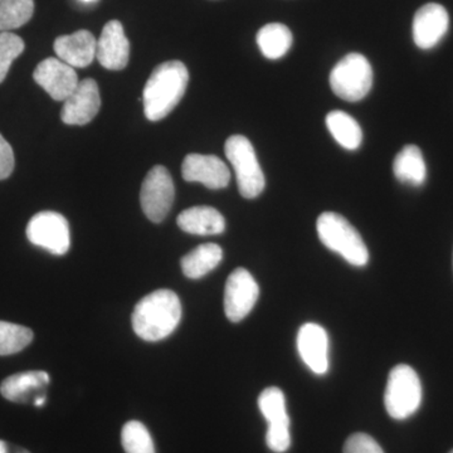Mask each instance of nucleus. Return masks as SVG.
Here are the masks:
<instances>
[{
    "label": "nucleus",
    "mask_w": 453,
    "mask_h": 453,
    "mask_svg": "<svg viewBox=\"0 0 453 453\" xmlns=\"http://www.w3.org/2000/svg\"><path fill=\"white\" fill-rule=\"evenodd\" d=\"M181 320V303L172 290H157L136 303L131 321L136 335L145 342H160L177 329Z\"/></svg>",
    "instance_id": "nucleus-1"
},
{
    "label": "nucleus",
    "mask_w": 453,
    "mask_h": 453,
    "mask_svg": "<svg viewBox=\"0 0 453 453\" xmlns=\"http://www.w3.org/2000/svg\"><path fill=\"white\" fill-rule=\"evenodd\" d=\"M189 82V73L183 62L168 61L157 65L146 82L142 103L146 119L160 121L180 103Z\"/></svg>",
    "instance_id": "nucleus-2"
},
{
    "label": "nucleus",
    "mask_w": 453,
    "mask_h": 453,
    "mask_svg": "<svg viewBox=\"0 0 453 453\" xmlns=\"http://www.w3.org/2000/svg\"><path fill=\"white\" fill-rule=\"evenodd\" d=\"M319 238L330 251L338 253L353 266L368 264L369 251L359 232L345 217L334 211H324L316 222Z\"/></svg>",
    "instance_id": "nucleus-3"
},
{
    "label": "nucleus",
    "mask_w": 453,
    "mask_h": 453,
    "mask_svg": "<svg viewBox=\"0 0 453 453\" xmlns=\"http://www.w3.org/2000/svg\"><path fill=\"white\" fill-rule=\"evenodd\" d=\"M422 403V384L418 374L410 365H399L389 372L384 404L392 418L407 419Z\"/></svg>",
    "instance_id": "nucleus-4"
},
{
    "label": "nucleus",
    "mask_w": 453,
    "mask_h": 453,
    "mask_svg": "<svg viewBox=\"0 0 453 453\" xmlns=\"http://www.w3.org/2000/svg\"><path fill=\"white\" fill-rule=\"evenodd\" d=\"M225 151L234 166L241 196L246 199L257 198L264 192L266 180L251 142L246 136H231L226 142Z\"/></svg>",
    "instance_id": "nucleus-5"
},
{
    "label": "nucleus",
    "mask_w": 453,
    "mask_h": 453,
    "mask_svg": "<svg viewBox=\"0 0 453 453\" xmlns=\"http://www.w3.org/2000/svg\"><path fill=\"white\" fill-rule=\"evenodd\" d=\"M372 68L360 53L340 59L330 73V86L336 96L345 101L363 100L372 86Z\"/></svg>",
    "instance_id": "nucleus-6"
},
{
    "label": "nucleus",
    "mask_w": 453,
    "mask_h": 453,
    "mask_svg": "<svg viewBox=\"0 0 453 453\" xmlns=\"http://www.w3.org/2000/svg\"><path fill=\"white\" fill-rule=\"evenodd\" d=\"M258 407L268 423L266 443L271 451L285 453L291 446L290 417L281 389L270 387L259 395Z\"/></svg>",
    "instance_id": "nucleus-7"
},
{
    "label": "nucleus",
    "mask_w": 453,
    "mask_h": 453,
    "mask_svg": "<svg viewBox=\"0 0 453 453\" xmlns=\"http://www.w3.org/2000/svg\"><path fill=\"white\" fill-rule=\"evenodd\" d=\"M27 238L52 255L64 256L71 247L70 225L62 214L44 211L33 216L27 226Z\"/></svg>",
    "instance_id": "nucleus-8"
},
{
    "label": "nucleus",
    "mask_w": 453,
    "mask_h": 453,
    "mask_svg": "<svg viewBox=\"0 0 453 453\" xmlns=\"http://www.w3.org/2000/svg\"><path fill=\"white\" fill-rule=\"evenodd\" d=\"M175 188L165 166L157 165L149 170L142 181L140 203L148 219L162 223L172 210Z\"/></svg>",
    "instance_id": "nucleus-9"
},
{
    "label": "nucleus",
    "mask_w": 453,
    "mask_h": 453,
    "mask_svg": "<svg viewBox=\"0 0 453 453\" xmlns=\"http://www.w3.org/2000/svg\"><path fill=\"white\" fill-rule=\"evenodd\" d=\"M259 296L256 280L246 268H237L229 275L225 288V312L232 323L242 321L255 308Z\"/></svg>",
    "instance_id": "nucleus-10"
},
{
    "label": "nucleus",
    "mask_w": 453,
    "mask_h": 453,
    "mask_svg": "<svg viewBox=\"0 0 453 453\" xmlns=\"http://www.w3.org/2000/svg\"><path fill=\"white\" fill-rule=\"evenodd\" d=\"M33 79L53 100L64 103L80 83L74 68L55 57L43 59L33 73Z\"/></svg>",
    "instance_id": "nucleus-11"
},
{
    "label": "nucleus",
    "mask_w": 453,
    "mask_h": 453,
    "mask_svg": "<svg viewBox=\"0 0 453 453\" xmlns=\"http://www.w3.org/2000/svg\"><path fill=\"white\" fill-rule=\"evenodd\" d=\"M184 180L201 183L208 189H223L231 180V172L216 155L189 154L181 165Z\"/></svg>",
    "instance_id": "nucleus-12"
},
{
    "label": "nucleus",
    "mask_w": 453,
    "mask_h": 453,
    "mask_svg": "<svg viewBox=\"0 0 453 453\" xmlns=\"http://www.w3.org/2000/svg\"><path fill=\"white\" fill-rule=\"evenodd\" d=\"M100 89L94 79H85L65 101L61 119L65 125H86L100 111Z\"/></svg>",
    "instance_id": "nucleus-13"
},
{
    "label": "nucleus",
    "mask_w": 453,
    "mask_h": 453,
    "mask_svg": "<svg viewBox=\"0 0 453 453\" xmlns=\"http://www.w3.org/2000/svg\"><path fill=\"white\" fill-rule=\"evenodd\" d=\"M297 349L303 362L318 375L329 371V336L323 326L308 323L297 334Z\"/></svg>",
    "instance_id": "nucleus-14"
},
{
    "label": "nucleus",
    "mask_w": 453,
    "mask_h": 453,
    "mask_svg": "<svg viewBox=\"0 0 453 453\" xmlns=\"http://www.w3.org/2000/svg\"><path fill=\"white\" fill-rule=\"evenodd\" d=\"M449 17L445 7L429 3L418 9L413 19V40L421 50L436 47L449 31Z\"/></svg>",
    "instance_id": "nucleus-15"
},
{
    "label": "nucleus",
    "mask_w": 453,
    "mask_h": 453,
    "mask_svg": "<svg viewBox=\"0 0 453 453\" xmlns=\"http://www.w3.org/2000/svg\"><path fill=\"white\" fill-rule=\"evenodd\" d=\"M96 58L106 70L121 71L130 59V42L119 20H110L97 40Z\"/></svg>",
    "instance_id": "nucleus-16"
},
{
    "label": "nucleus",
    "mask_w": 453,
    "mask_h": 453,
    "mask_svg": "<svg viewBox=\"0 0 453 453\" xmlns=\"http://www.w3.org/2000/svg\"><path fill=\"white\" fill-rule=\"evenodd\" d=\"M49 372L31 371L11 375L0 384V393L13 403H35V399L46 395L50 386Z\"/></svg>",
    "instance_id": "nucleus-17"
},
{
    "label": "nucleus",
    "mask_w": 453,
    "mask_h": 453,
    "mask_svg": "<svg viewBox=\"0 0 453 453\" xmlns=\"http://www.w3.org/2000/svg\"><path fill=\"white\" fill-rule=\"evenodd\" d=\"M57 58L73 68H85L96 58L97 40L91 32L77 31L55 41Z\"/></svg>",
    "instance_id": "nucleus-18"
},
{
    "label": "nucleus",
    "mask_w": 453,
    "mask_h": 453,
    "mask_svg": "<svg viewBox=\"0 0 453 453\" xmlns=\"http://www.w3.org/2000/svg\"><path fill=\"white\" fill-rule=\"evenodd\" d=\"M177 223L181 231L190 234L214 235L225 232V217L211 207H193L181 211Z\"/></svg>",
    "instance_id": "nucleus-19"
},
{
    "label": "nucleus",
    "mask_w": 453,
    "mask_h": 453,
    "mask_svg": "<svg viewBox=\"0 0 453 453\" xmlns=\"http://www.w3.org/2000/svg\"><path fill=\"white\" fill-rule=\"evenodd\" d=\"M393 173L401 183L421 187L427 177V168L421 149L416 145L404 146L396 154L393 163Z\"/></svg>",
    "instance_id": "nucleus-20"
},
{
    "label": "nucleus",
    "mask_w": 453,
    "mask_h": 453,
    "mask_svg": "<svg viewBox=\"0 0 453 453\" xmlns=\"http://www.w3.org/2000/svg\"><path fill=\"white\" fill-rule=\"evenodd\" d=\"M222 249L216 243H204L181 258V270L188 279L198 280L222 262Z\"/></svg>",
    "instance_id": "nucleus-21"
},
{
    "label": "nucleus",
    "mask_w": 453,
    "mask_h": 453,
    "mask_svg": "<svg viewBox=\"0 0 453 453\" xmlns=\"http://www.w3.org/2000/svg\"><path fill=\"white\" fill-rule=\"evenodd\" d=\"M326 127L333 138L342 148L348 149V150H357L362 145V127L349 113L340 111V110L327 113Z\"/></svg>",
    "instance_id": "nucleus-22"
},
{
    "label": "nucleus",
    "mask_w": 453,
    "mask_h": 453,
    "mask_svg": "<svg viewBox=\"0 0 453 453\" xmlns=\"http://www.w3.org/2000/svg\"><path fill=\"white\" fill-rule=\"evenodd\" d=\"M292 33L281 23H270L257 33V44L262 55L268 59H279L288 52L292 46Z\"/></svg>",
    "instance_id": "nucleus-23"
},
{
    "label": "nucleus",
    "mask_w": 453,
    "mask_h": 453,
    "mask_svg": "<svg viewBox=\"0 0 453 453\" xmlns=\"http://www.w3.org/2000/svg\"><path fill=\"white\" fill-rule=\"evenodd\" d=\"M35 13V0H0V32L20 28Z\"/></svg>",
    "instance_id": "nucleus-24"
},
{
    "label": "nucleus",
    "mask_w": 453,
    "mask_h": 453,
    "mask_svg": "<svg viewBox=\"0 0 453 453\" xmlns=\"http://www.w3.org/2000/svg\"><path fill=\"white\" fill-rule=\"evenodd\" d=\"M33 332L22 325L0 321V356H12L28 347Z\"/></svg>",
    "instance_id": "nucleus-25"
},
{
    "label": "nucleus",
    "mask_w": 453,
    "mask_h": 453,
    "mask_svg": "<svg viewBox=\"0 0 453 453\" xmlns=\"http://www.w3.org/2000/svg\"><path fill=\"white\" fill-rule=\"evenodd\" d=\"M121 443L127 453H155L153 438L139 421H130L122 427Z\"/></svg>",
    "instance_id": "nucleus-26"
},
{
    "label": "nucleus",
    "mask_w": 453,
    "mask_h": 453,
    "mask_svg": "<svg viewBox=\"0 0 453 453\" xmlns=\"http://www.w3.org/2000/svg\"><path fill=\"white\" fill-rule=\"evenodd\" d=\"M25 42L11 32H0V83L4 81L14 59L25 50Z\"/></svg>",
    "instance_id": "nucleus-27"
},
{
    "label": "nucleus",
    "mask_w": 453,
    "mask_h": 453,
    "mask_svg": "<svg viewBox=\"0 0 453 453\" xmlns=\"http://www.w3.org/2000/svg\"><path fill=\"white\" fill-rule=\"evenodd\" d=\"M344 453H384L374 438L366 434H354L344 445Z\"/></svg>",
    "instance_id": "nucleus-28"
},
{
    "label": "nucleus",
    "mask_w": 453,
    "mask_h": 453,
    "mask_svg": "<svg viewBox=\"0 0 453 453\" xmlns=\"http://www.w3.org/2000/svg\"><path fill=\"white\" fill-rule=\"evenodd\" d=\"M14 153L7 140L0 134V180L11 177L14 170Z\"/></svg>",
    "instance_id": "nucleus-29"
},
{
    "label": "nucleus",
    "mask_w": 453,
    "mask_h": 453,
    "mask_svg": "<svg viewBox=\"0 0 453 453\" xmlns=\"http://www.w3.org/2000/svg\"><path fill=\"white\" fill-rule=\"evenodd\" d=\"M0 453H31L23 447L0 440Z\"/></svg>",
    "instance_id": "nucleus-30"
},
{
    "label": "nucleus",
    "mask_w": 453,
    "mask_h": 453,
    "mask_svg": "<svg viewBox=\"0 0 453 453\" xmlns=\"http://www.w3.org/2000/svg\"><path fill=\"white\" fill-rule=\"evenodd\" d=\"M47 401V395L40 396V398L35 399V407L41 408L43 407L44 404H46Z\"/></svg>",
    "instance_id": "nucleus-31"
},
{
    "label": "nucleus",
    "mask_w": 453,
    "mask_h": 453,
    "mask_svg": "<svg viewBox=\"0 0 453 453\" xmlns=\"http://www.w3.org/2000/svg\"><path fill=\"white\" fill-rule=\"evenodd\" d=\"M83 3H92L95 2V0H81Z\"/></svg>",
    "instance_id": "nucleus-32"
},
{
    "label": "nucleus",
    "mask_w": 453,
    "mask_h": 453,
    "mask_svg": "<svg viewBox=\"0 0 453 453\" xmlns=\"http://www.w3.org/2000/svg\"><path fill=\"white\" fill-rule=\"evenodd\" d=\"M449 453H453V449H452V451H451V452H449Z\"/></svg>",
    "instance_id": "nucleus-33"
}]
</instances>
